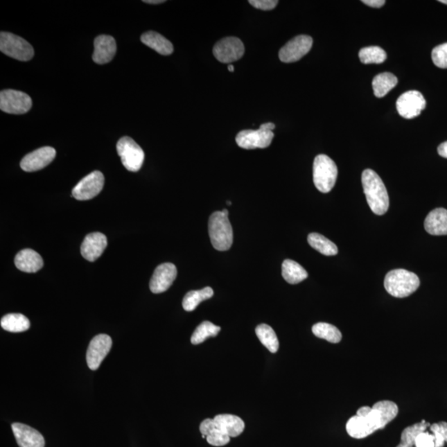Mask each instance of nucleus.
I'll use <instances>...</instances> for the list:
<instances>
[{
    "instance_id": "21",
    "label": "nucleus",
    "mask_w": 447,
    "mask_h": 447,
    "mask_svg": "<svg viewBox=\"0 0 447 447\" xmlns=\"http://www.w3.org/2000/svg\"><path fill=\"white\" fill-rule=\"evenodd\" d=\"M426 231L432 236L447 235V210L437 208L429 213L425 220Z\"/></svg>"
},
{
    "instance_id": "7",
    "label": "nucleus",
    "mask_w": 447,
    "mask_h": 447,
    "mask_svg": "<svg viewBox=\"0 0 447 447\" xmlns=\"http://www.w3.org/2000/svg\"><path fill=\"white\" fill-rule=\"evenodd\" d=\"M117 152L123 167L130 172H138L142 168L144 152L141 147L130 137H123L117 143Z\"/></svg>"
},
{
    "instance_id": "13",
    "label": "nucleus",
    "mask_w": 447,
    "mask_h": 447,
    "mask_svg": "<svg viewBox=\"0 0 447 447\" xmlns=\"http://www.w3.org/2000/svg\"><path fill=\"white\" fill-rule=\"evenodd\" d=\"M274 134L272 131L259 127L257 130H247L240 132L236 140L238 147L244 149L266 148L270 146Z\"/></svg>"
},
{
    "instance_id": "6",
    "label": "nucleus",
    "mask_w": 447,
    "mask_h": 447,
    "mask_svg": "<svg viewBox=\"0 0 447 447\" xmlns=\"http://www.w3.org/2000/svg\"><path fill=\"white\" fill-rule=\"evenodd\" d=\"M0 51L21 62L30 61L34 56L32 45L24 38L11 33H0Z\"/></svg>"
},
{
    "instance_id": "31",
    "label": "nucleus",
    "mask_w": 447,
    "mask_h": 447,
    "mask_svg": "<svg viewBox=\"0 0 447 447\" xmlns=\"http://www.w3.org/2000/svg\"><path fill=\"white\" fill-rule=\"evenodd\" d=\"M313 332L318 338L324 339L331 343H339L342 339V332L338 327L325 322H319L313 326Z\"/></svg>"
},
{
    "instance_id": "32",
    "label": "nucleus",
    "mask_w": 447,
    "mask_h": 447,
    "mask_svg": "<svg viewBox=\"0 0 447 447\" xmlns=\"http://www.w3.org/2000/svg\"><path fill=\"white\" fill-rule=\"evenodd\" d=\"M426 421L415 423L404 429L401 435V441L397 447H415V441L421 432H425L430 427Z\"/></svg>"
},
{
    "instance_id": "18",
    "label": "nucleus",
    "mask_w": 447,
    "mask_h": 447,
    "mask_svg": "<svg viewBox=\"0 0 447 447\" xmlns=\"http://www.w3.org/2000/svg\"><path fill=\"white\" fill-rule=\"evenodd\" d=\"M107 244V238L103 234L99 232L89 234L80 247V253L87 261L94 262L104 253Z\"/></svg>"
},
{
    "instance_id": "17",
    "label": "nucleus",
    "mask_w": 447,
    "mask_h": 447,
    "mask_svg": "<svg viewBox=\"0 0 447 447\" xmlns=\"http://www.w3.org/2000/svg\"><path fill=\"white\" fill-rule=\"evenodd\" d=\"M12 432L19 447H44L45 440L42 434L28 425L12 424Z\"/></svg>"
},
{
    "instance_id": "29",
    "label": "nucleus",
    "mask_w": 447,
    "mask_h": 447,
    "mask_svg": "<svg viewBox=\"0 0 447 447\" xmlns=\"http://www.w3.org/2000/svg\"><path fill=\"white\" fill-rule=\"evenodd\" d=\"M309 245L326 256H334L338 254V248L333 242L318 233H312L308 237Z\"/></svg>"
},
{
    "instance_id": "5",
    "label": "nucleus",
    "mask_w": 447,
    "mask_h": 447,
    "mask_svg": "<svg viewBox=\"0 0 447 447\" xmlns=\"http://www.w3.org/2000/svg\"><path fill=\"white\" fill-rule=\"evenodd\" d=\"M338 166L331 157L320 155L316 157L313 164V182L317 190L328 193L333 189L338 180Z\"/></svg>"
},
{
    "instance_id": "33",
    "label": "nucleus",
    "mask_w": 447,
    "mask_h": 447,
    "mask_svg": "<svg viewBox=\"0 0 447 447\" xmlns=\"http://www.w3.org/2000/svg\"><path fill=\"white\" fill-rule=\"evenodd\" d=\"M220 330V326H216L210 322H203L202 324L197 327V329L195 330L194 333L191 335V342L193 344H201L211 336L218 335Z\"/></svg>"
},
{
    "instance_id": "14",
    "label": "nucleus",
    "mask_w": 447,
    "mask_h": 447,
    "mask_svg": "<svg viewBox=\"0 0 447 447\" xmlns=\"http://www.w3.org/2000/svg\"><path fill=\"white\" fill-rule=\"evenodd\" d=\"M112 347V340L110 336L100 334L95 336L89 344L87 352L88 367L91 370L99 369L102 361L109 354Z\"/></svg>"
},
{
    "instance_id": "3",
    "label": "nucleus",
    "mask_w": 447,
    "mask_h": 447,
    "mask_svg": "<svg viewBox=\"0 0 447 447\" xmlns=\"http://www.w3.org/2000/svg\"><path fill=\"white\" fill-rule=\"evenodd\" d=\"M420 286L419 277L405 270H394L387 272L385 279L386 291L391 296L407 297L415 292Z\"/></svg>"
},
{
    "instance_id": "1",
    "label": "nucleus",
    "mask_w": 447,
    "mask_h": 447,
    "mask_svg": "<svg viewBox=\"0 0 447 447\" xmlns=\"http://www.w3.org/2000/svg\"><path fill=\"white\" fill-rule=\"evenodd\" d=\"M398 414L397 404L391 401L378 402L372 407H362L347 421V433L356 439L367 437L378 430L385 428Z\"/></svg>"
},
{
    "instance_id": "41",
    "label": "nucleus",
    "mask_w": 447,
    "mask_h": 447,
    "mask_svg": "<svg viewBox=\"0 0 447 447\" xmlns=\"http://www.w3.org/2000/svg\"><path fill=\"white\" fill-rule=\"evenodd\" d=\"M261 128H262V129L263 130L272 131L275 129V125L272 123H263V125H262Z\"/></svg>"
},
{
    "instance_id": "27",
    "label": "nucleus",
    "mask_w": 447,
    "mask_h": 447,
    "mask_svg": "<svg viewBox=\"0 0 447 447\" xmlns=\"http://www.w3.org/2000/svg\"><path fill=\"white\" fill-rule=\"evenodd\" d=\"M0 325L3 330L19 333L29 329L30 322L23 314L11 313L2 317Z\"/></svg>"
},
{
    "instance_id": "4",
    "label": "nucleus",
    "mask_w": 447,
    "mask_h": 447,
    "mask_svg": "<svg viewBox=\"0 0 447 447\" xmlns=\"http://www.w3.org/2000/svg\"><path fill=\"white\" fill-rule=\"evenodd\" d=\"M228 216L221 211L213 213L209 219V236L216 250L227 251L233 244V229Z\"/></svg>"
},
{
    "instance_id": "20",
    "label": "nucleus",
    "mask_w": 447,
    "mask_h": 447,
    "mask_svg": "<svg viewBox=\"0 0 447 447\" xmlns=\"http://www.w3.org/2000/svg\"><path fill=\"white\" fill-rule=\"evenodd\" d=\"M15 266L24 272H37L44 267V259L41 255L31 249L21 250L15 258Z\"/></svg>"
},
{
    "instance_id": "16",
    "label": "nucleus",
    "mask_w": 447,
    "mask_h": 447,
    "mask_svg": "<svg viewBox=\"0 0 447 447\" xmlns=\"http://www.w3.org/2000/svg\"><path fill=\"white\" fill-rule=\"evenodd\" d=\"M177 275V267L171 263H165L156 268L150 283V290L156 295L164 292L172 286Z\"/></svg>"
},
{
    "instance_id": "28",
    "label": "nucleus",
    "mask_w": 447,
    "mask_h": 447,
    "mask_svg": "<svg viewBox=\"0 0 447 447\" xmlns=\"http://www.w3.org/2000/svg\"><path fill=\"white\" fill-rule=\"evenodd\" d=\"M214 295V291L210 287L198 291L187 292L182 301V306L186 312H193L202 301L210 299Z\"/></svg>"
},
{
    "instance_id": "19",
    "label": "nucleus",
    "mask_w": 447,
    "mask_h": 447,
    "mask_svg": "<svg viewBox=\"0 0 447 447\" xmlns=\"http://www.w3.org/2000/svg\"><path fill=\"white\" fill-rule=\"evenodd\" d=\"M95 51H94L93 61L100 65L109 63L116 56L117 51L116 42L114 38L109 35H100L96 37L94 42Z\"/></svg>"
},
{
    "instance_id": "34",
    "label": "nucleus",
    "mask_w": 447,
    "mask_h": 447,
    "mask_svg": "<svg viewBox=\"0 0 447 447\" xmlns=\"http://www.w3.org/2000/svg\"><path fill=\"white\" fill-rule=\"evenodd\" d=\"M359 58L360 62L364 64H380L385 62L387 53L380 46H367L360 51Z\"/></svg>"
},
{
    "instance_id": "26",
    "label": "nucleus",
    "mask_w": 447,
    "mask_h": 447,
    "mask_svg": "<svg viewBox=\"0 0 447 447\" xmlns=\"http://www.w3.org/2000/svg\"><path fill=\"white\" fill-rule=\"evenodd\" d=\"M397 85V76L390 72L378 74L373 80L372 86L374 95L378 98L385 97Z\"/></svg>"
},
{
    "instance_id": "9",
    "label": "nucleus",
    "mask_w": 447,
    "mask_h": 447,
    "mask_svg": "<svg viewBox=\"0 0 447 447\" xmlns=\"http://www.w3.org/2000/svg\"><path fill=\"white\" fill-rule=\"evenodd\" d=\"M104 184L103 173L100 171L93 172L78 182L72 190V195L78 201H87L99 195Z\"/></svg>"
},
{
    "instance_id": "22",
    "label": "nucleus",
    "mask_w": 447,
    "mask_h": 447,
    "mask_svg": "<svg viewBox=\"0 0 447 447\" xmlns=\"http://www.w3.org/2000/svg\"><path fill=\"white\" fill-rule=\"evenodd\" d=\"M200 431L202 436H206L208 444L211 446H223L231 441V437L219 428L214 419L204 420L200 426Z\"/></svg>"
},
{
    "instance_id": "30",
    "label": "nucleus",
    "mask_w": 447,
    "mask_h": 447,
    "mask_svg": "<svg viewBox=\"0 0 447 447\" xmlns=\"http://www.w3.org/2000/svg\"><path fill=\"white\" fill-rule=\"evenodd\" d=\"M255 333L263 346L271 353H276L279 351V339L271 326L266 324L258 325L255 329Z\"/></svg>"
},
{
    "instance_id": "45",
    "label": "nucleus",
    "mask_w": 447,
    "mask_h": 447,
    "mask_svg": "<svg viewBox=\"0 0 447 447\" xmlns=\"http://www.w3.org/2000/svg\"><path fill=\"white\" fill-rule=\"evenodd\" d=\"M227 205L228 206H231L232 205L231 202H227Z\"/></svg>"
},
{
    "instance_id": "42",
    "label": "nucleus",
    "mask_w": 447,
    "mask_h": 447,
    "mask_svg": "<svg viewBox=\"0 0 447 447\" xmlns=\"http://www.w3.org/2000/svg\"><path fill=\"white\" fill-rule=\"evenodd\" d=\"M144 3H150V4H159L164 3V0H144Z\"/></svg>"
},
{
    "instance_id": "25",
    "label": "nucleus",
    "mask_w": 447,
    "mask_h": 447,
    "mask_svg": "<svg viewBox=\"0 0 447 447\" xmlns=\"http://www.w3.org/2000/svg\"><path fill=\"white\" fill-rule=\"evenodd\" d=\"M282 275L286 282L290 284H297L308 279V272L299 263L286 259L282 265Z\"/></svg>"
},
{
    "instance_id": "37",
    "label": "nucleus",
    "mask_w": 447,
    "mask_h": 447,
    "mask_svg": "<svg viewBox=\"0 0 447 447\" xmlns=\"http://www.w3.org/2000/svg\"><path fill=\"white\" fill-rule=\"evenodd\" d=\"M415 447H436V437L432 432H421L417 437Z\"/></svg>"
},
{
    "instance_id": "12",
    "label": "nucleus",
    "mask_w": 447,
    "mask_h": 447,
    "mask_svg": "<svg viewBox=\"0 0 447 447\" xmlns=\"http://www.w3.org/2000/svg\"><path fill=\"white\" fill-rule=\"evenodd\" d=\"M396 107L400 116L404 119H414L419 116L426 107V100L423 94L417 91H410L400 96Z\"/></svg>"
},
{
    "instance_id": "36",
    "label": "nucleus",
    "mask_w": 447,
    "mask_h": 447,
    "mask_svg": "<svg viewBox=\"0 0 447 447\" xmlns=\"http://www.w3.org/2000/svg\"><path fill=\"white\" fill-rule=\"evenodd\" d=\"M432 59L437 67L447 69V42L432 50Z\"/></svg>"
},
{
    "instance_id": "44",
    "label": "nucleus",
    "mask_w": 447,
    "mask_h": 447,
    "mask_svg": "<svg viewBox=\"0 0 447 447\" xmlns=\"http://www.w3.org/2000/svg\"><path fill=\"white\" fill-rule=\"evenodd\" d=\"M439 2H441L442 3H444V4H446V6H447V0H441V1H439Z\"/></svg>"
},
{
    "instance_id": "15",
    "label": "nucleus",
    "mask_w": 447,
    "mask_h": 447,
    "mask_svg": "<svg viewBox=\"0 0 447 447\" xmlns=\"http://www.w3.org/2000/svg\"><path fill=\"white\" fill-rule=\"evenodd\" d=\"M56 155L57 152L52 147L40 148L25 156L20 167L28 173L40 171L52 163Z\"/></svg>"
},
{
    "instance_id": "38",
    "label": "nucleus",
    "mask_w": 447,
    "mask_h": 447,
    "mask_svg": "<svg viewBox=\"0 0 447 447\" xmlns=\"http://www.w3.org/2000/svg\"><path fill=\"white\" fill-rule=\"evenodd\" d=\"M249 3L254 8L261 10H272L278 6L277 0H250Z\"/></svg>"
},
{
    "instance_id": "2",
    "label": "nucleus",
    "mask_w": 447,
    "mask_h": 447,
    "mask_svg": "<svg viewBox=\"0 0 447 447\" xmlns=\"http://www.w3.org/2000/svg\"><path fill=\"white\" fill-rule=\"evenodd\" d=\"M362 185L371 211L378 216L385 215L389 210V198L380 176L373 170L366 169L362 173Z\"/></svg>"
},
{
    "instance_id": "39",
    "label": "nucleus",
    "mask_w": 447,
    "mask_h": 447,
    "mask_svg": "<svg viewBox=\"0 0 447 447\" xmlns=\"http://www.w3.org/2000/svg\"><path fill=\"white\" fill-rule=\"evenodd\" d=\"M363 2L366 6L372 8H381L385 6V0H363Z\"/></svg>"
},
{
    "instance_id": "11",
    "label": "nucleus",
    "mask_w": 447,
    "mask_h": 447,
    "mask_svg": "<svg viewBox=\"0 0 447 447\" xmlns=\"http://www.w3.org/2000/svg\"><path fill=\"white\" fill-rule=\"evenodd\" d=\"M313 44V38L308 35H299L292 38L279 52V59L284 63L299 61L310 52Z\"/></svg>"
},
{
    "instance_id": "23",
    "label": "nucleus",
    "mask_w": 447,
    "mask_h": 447,
    "mask_svg": "<svg viewBox=\"0 0 447 447\" xmlns=\"http://www.w3.org/2000/svg\"><path fill=\"white\" fill-rule=\"evenodd\" d=\"M214 420L220 430L229 437H236L244 432L245 423L240 417L231 414H220L214 417Z\"/></svg>"
},
{
    "instance_id": "40",
    "label": "nucleus",
    "mask_w": 447,
    "mask_h": 447,
    "mask_svg": "<svg viewBox=\"0 0 447 447\" xmlns=\"http://www.w3.org/2000/svg\"><path fill=\"white\" fill-rule=\"evenodd\" d=\"M437 152L441 157L447 159V141L440 144L437 148Z\"/></svg>"
},
{
    "instance_id": "35",
    "label": "nucleus",
    "mask_w": 447,
    "mask_h": 447,
    "mask_svg": "<svg viewBox=\"0 0 447 447\" xmlns=\"http://www.w3.org/2000/svg\"><path fill=\"white\" fill-rule=\"evenodd\" d=\"M430 431L435 435L436 447H444L447 444V423H434L430 426Z\"/></svg>"
},
{
    "instance_id": "10",
    "label": "nucleus",
    "mask_w": 447,
    "mask_h": 447,
    "mask_svg": "<svg viewBox=\"0 0 447 447\" xmlns=\"http://www.w3.org/2000/svg\"><path fill=\"white\" fill-rule=\"evenodd\" d=\"M213 53L219 62L231 63L244 56L245 46L240 38L228 37L217 42L213 49Z\"/></svg>"
},
{
    "instance_id": "24",
    "label": "nucleus",
    "mask_w": 447,
    "mask_h": 447,
    "mask_svg": "<svg viewBox=\"0 0 447 447\" xmlns=\"http://www.w3.org/2000/svg\"><path fill=\"white\" fill-rule=\"evenodd\" d=\"M141 41L143 44L164 56H168L173 53L172 42L156 32L149 31L143 33L141 36Z\"/></svg>"
},
{
    "instance_id": "8",
    "label": "nucleus",
    "mask_w": 447,
    "mask_h": 447,
    "mask_svg": "<svg viewBox=\"0 0 447 447\" xmlns=\"http://www.w3.org/2000/svg\"><path fill=\"white\" fill-rule=\"evenodd\" d=\"M32 99L28 94L15 89H3L0 92V109L12 114H24L32 108Z\"/></svg>"
},
{
    "instance_id": "43",
    "label": "nucleus",
    "mask_w": 447,
    "mask_h": 447,
    "mask_svg": "<svg viewBox=\"0 0 447 447\" xmlns=\"http://www.w3.org/2000/svg\"><path fill=\"white\" fill-rule=\"evenodd\" d=\"M228 69L229 72H234V71H235V67H234L232 64H229V65L228 66Z\"/></svg>"
}]
</instances>
